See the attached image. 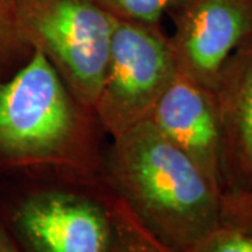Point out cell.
<instances>
[{
	"label": "cell",
	"instance_id": "1",
	"mask_svg": "<svg viewBox=\"0 0 252 252\" xmlns=\"http://www.w3.org/2000/svg\"><path fill=\"white\" fill-rule=\"evenodd\" d=\"M111 139L102 174L154 238L188 252L221 224V192L149 119Z\"/></svg>",
	"mask_w": 252,
	"mask_h": 252
},
{
	"label": "cell",
	"instance_id": "2",
	"mask_svg": "<svg viewBox=\"0 0 252 252\" xmlns=\"http://www.w3.org/2000/svg\"><path fill=\"white\" fill-rule=\"evenodd\" d=\"M97 118L39 51L0 79V167L52 168L91 178L99 170Z\"/></svg>",
	"mask_w": 252,
	"mask_h": 252
},
{
	"label": "cell",
	"instance_id": "3",
	"mask_svg": "<svg viewBox=\"0 0 252 252\" xmlns=\"http://www.w3.org/2000/svg\"><path fill=\"white\" fill-rule=\"evenodd\" d=\"M20 34L94 112L117 20L93 0H13Z\"/></svg>",
	"mask_w": 252,
	"mask_h": 252
},
{
	"label": "cell",
	"instance_id": "4",
	"mask_svg": "<svg viewBox=\"0 0 252 252\" xmlns=\"http://www.w3.org/2000/svg\"><path fill=\"white\" fill-rule=\"evenodd\" d=\"M178 74L170 35L161 24L117 20L94 115L111 137L149 119Z\"/></svg>",
	"mask_w": 252,
	"mask_h": 252
},
{
	"label": "cell",
	"instance_id": "5",
	"mask_svg": "<svg viewBox=\"0 0 252 252\" xmlns=\"http://www.w3.org/2000/svg\"><path fill=\"white\" fill-rule=\"evenodd\" d=\"M10 224L20 252H114L108 199L79 190L28 192L11 209Z\"/></svg>",
	"mask_w": 252,
	"mask_h": 252
},
{
	"label": "cell",
	"instance_id": "6",
	"mask_svg": "<svg viewBox=\"0 0 252 252\" xmlns=\"http://www.w3.org/2000/svg\"><path fill=\"white\" fill-rule=\"evenodd\" d=\"M167 17L178 73L210 90L228 56L252 35V0H178Z\"/></svg>",
	"mask_w": 252,
	"mask_h": 252
},
{
	"label": "cell",
	"instance_id": "7",
	"mask_svg": "<svg viewBox=\"0 0 252 252\" xmlns=\"http://www.w3.org/2000/svg\"><path fill=\"white\" fill-rule=\"evenodd\" d=\"M220 129L221 195L252 188V35L228 56L212 89Z\"/></svg>",
	"mask_w": 252,
	"mask_h": 252
},
{
	"label": "cell",
	"instance_id": "8",
	"mask_svg": "<svg viewBox=\"0 0 252 252\" xmlns=\"http://www.w3.org/2000/svg\"><path fill=\"white\" fill-rule=\"evenodd\" d=\"M149 121L221 192L220 129L210 89L178 73L154 105Z\"/></svg>",
	"mask_w": 252,
	"mask_h": 252
},
{
	"label": "cell",
	"instance_id": "9",
	"mask_svg": "<svg viewBox=\"0 0 252 252\" xmlns=\"http://www.w3.org/2000/svg\"><path fill=\"white\" fill-rule=\"evenodd\" d=\"M114 221V252H177L154 238L114 195L108 198Z\"/></svg>",
	"mask_w": 252,
	"mask_h": 252
},
{
	"label": "cell",
	"instance_id": "10",
	"mask_svg": "<svg viewBox=\"0 0 252 252\" xmlns=\"http://www.w3.org/2000/svg\"><path fill=\"white\" fill-rule=\"evenodd\" d=\"M31 54L17 26L13 0H0V79H6Z\"/></svg>",
	"mask_w": 252,
	"mask_h": 252
},
{
	"label": "cell",
	"instance_id": "11",
	"mask_svg": "<svg viewBox=\"0 0 252 252\" xmlns=\"http://www.w3.org/2000/svg\"><path fill=\"white\" fill-rule=\"evenodd\" d=\"M121 21L161 24L178 0H93Z\"/></svg>",
	"mask_w": 252,
	"mask_h": 252
},
{
	"label": "cell",
	"instance_id": "12",
	"mask_svg": "<svg viewBox=\"0 0 252 252\" xmlns=\"http://www.w3.org/2000/svg\"><path fill=\"white\" fill-rule=\"evenodd\" d=\"M188 252H252V235L220 224Z\"/></svg>",
	"mask_w": 252,
	"mask_h": 252
},
{
	"label": "cell",
	"instance_id": "13",
	"mask_svg": "<svg viewBox=\"0 0 252 252\" xmlns=\"http://www.w3.org/2000/svg\"><path fill=\"white\" fill-rule=\"evenodd\" d=\"M221 224L252 235V188L221 195Z\"/></svg>",
	"mask_w": 252,
	"mask_h": 252
},
{
	"label": "cell",
	"instance_id": "14",
	"mask_svg": "<svg viewBox=\"0 0 252 252\" xmlns=\"http://www.w3.org/2000/svg\"><path fill=\"white\" fill-rule=\"evenodd\" d=\"M0 252H20L14 241L1 227H0Z\"/></svg>",
	"mask_w": 252,
	"mask_h": 252
}]
</instances>
